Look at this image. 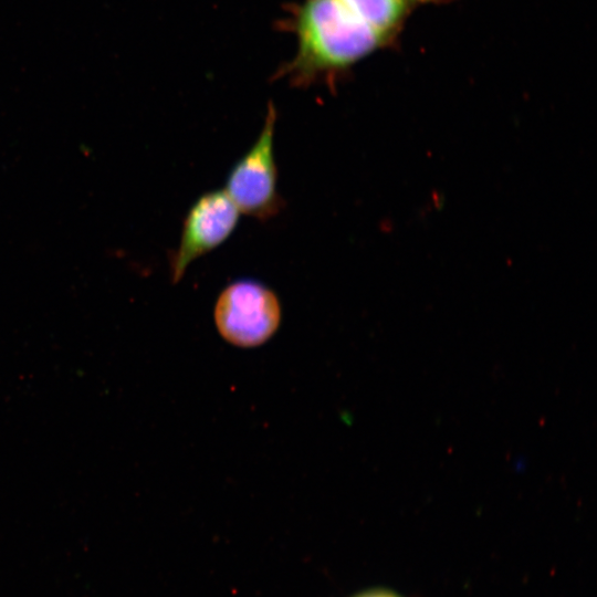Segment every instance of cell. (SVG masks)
Listing matches in <instances>:
<instances>
[{"instance_id":"3","label":"cell","mask_w":597,"mask_h":597,"mask_svg":"<svg viewBox=\"0 0 597 597\" xmlns=\"http://www.w3.org/2000/svg\"><path fill=\"white\" fill-rule=\"evenodd\" d=\"M219 334L238 347H256L277 331L281 305L276 294L253 279H240L219 294L214 311Z\"/></svg>"},{"instance_id":"4","label":"cell","mask_w":597,"mask_h":597,"mask_svg":"<svg viewBox=\"0 0 597 597\" xmlns=\"http://www.w3.org/2000/svg\"><path fill=\"white\" fill-rule=\"evenodd\" d=\"M238 220L239 210L224 190L197 198L184 219L179 244L169 256L171 282L178 283L195 260L223 243Z\"/></svg>"},{"instance_id":"2","label":"cell","mask_w":597,"mask_h":597,"mask_svg":"<svg viewBox=\"0 0 597 597\" xmlns=\"http://www.w3.org/2000/svg\"><path fill=\"white\" fill-rule=\"evenodd\" d=\"M276 111L270 102L263 127L247 153L228 172L226 193L239 211L265 221L283 207L277 192V168L274 157Z\"/></svg>"},{"instance_id":"5","label":"cell","mask_w":597,"mask_h":597,"mask_svg":"<svg viewBox=\"0 0 597 597\" xmlns=\"http://www.w3.org/2000/svg\"><path fill=\"white\" fill-rule=\"evenodd\" d=\"M358 19L392 44L406 21L420 7L446 0H339Z\"/></svg>"},{"instance_id":"6","label":"cell","mask_w":597,"mask_h":597,"mask_svg":"<svg viewBox=\"0 0 597 597\" xmlns=\"http://www.w3.org/2000/svg\"><path fill=\"white\" fill-rule=\"evenodd\" d=\"M357 597H397V596L391 593H386V591H370V593L362 594Z\"/></svg>"},{"instance_id":"1","label":"cell","mask_w":597,"mask_h":597,"mask_svg":"<svg viewBox=\"0 0 597 597\" xmlns=\"http://www.w3.org/2000/svg\"><path fill=\"white\" fill-rule=\"evenodd\" d=\"M280 24L295 36L296 51L275 77L295 87L334 90L358 62L389 45L339 0H300Z\"/></svg>"}]
</instances>
